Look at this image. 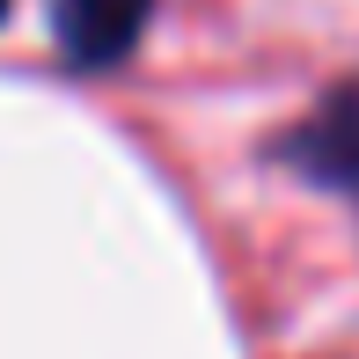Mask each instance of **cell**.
<instances>
[{
	"mask_svg": "<svg viewBox=\"0 0 359 359\" xmlns=\"http://www.w3.org/2000/svg\"><path fill=\"white\" fill-rule=\"evenodd\" d=\"M0 15H8V0H0Z\"/></svg>",
	"mask_w": 359,
	"mask_h": 359,
	"instance_id": "obj_3",
	"label": "cell"
},
{
	"mask_svg": "<svg viewBox=\"0 0 359 359\" xmlns=\"http://www.w3.org/2000/svg\"><path fill=\"white\" fill-rule=\"evenodd\" d=\"M147 8H154V0H52L59 44H67L81 67H118V59L140 44Z\"/></svg>",
	"mask_w": 359,
	"mask_h": 359,
	"instance_id": "obj_2",
	"label": "cell"
},
{
	"mask_svg": "<svg viewBox=\"0 0 359 359\" xmlns=\"http://www.w3.org/2000/svg\"><path fill=\"white\" fill-rule=\"evenodd\" d=\"M293 161H301L316 184L345 191V198L359 205V88L330 95V103L293 133Z\"/></svg>",
	"mask_w": 359,
	"mask_h": 359,
	"instance_id": "obj_1",
	"label": "cell"
}]
</instances>
